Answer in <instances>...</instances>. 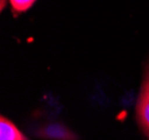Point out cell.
Segmentation results:
<instances>
[{"mask_svg":"<svg viewBox=\"0 0 149 140\" xmlns=\"http://www.w3.org/2000/svg\"><path fill=\"white\" fill-rule=\"evenodd\" d=\"M5 5H6V0H1V10H3Z\"/></svg>","mask_w":149,"mask_h":140,"instance_id":"cell-6","label":"cell"},{"mask_svg":"<svg viewBox=\"0 0 149 140\" xmlns=\"http://www.w3.org/2000/svg\"><path fill=\"white\" fill-rule=\"evenodd\" d=\"M38 136L48 140H77V136L62 125H49L38 131Z\"/></svg>","mask_w":149,"mask_h":140,"instance_id":"cell-1","label":"cell"},{"mask_svg":"<svg viewBox=\"0 0 149 140\" xmlns=\"http://www.w3.org/2000/svg\"><path fill=\"white\" fill-rule=\"evenodd\" d=\"M139 97L149 101V65L146 70V75H145V79H143V86H141V91H140Z\"/></svg>","mask_w":149,"mask_h":140,"instance_id":"cell-5","label":"cell"},{"mask_svg":"<svg viewBox=\"0 0 149 140\" xmlns=\"http://www.w3.org/2000/svg\"><path fill=\"white\" fill-rule=\"evenodd\" d=\"M0 140H29L18 127L6 117L0 118Z\"/></svg>","mask_w":149,"mask_h":140,"instance_id":"cell-2","label":"cell"},{"mask_svg":"<svg viewBox=\"0 0 149 140\" xmlns=\"http://www.w3.org/2000/svg\"><path fill=\"white\" fill-rule=\"evenodd\" d=\"M137 119L145 134L149 137V101L139 97L136 107Z\"/></svg>","mask_w":149,"mask_h":140,"instance_id":"cell-3","label":"cell"},{"mask_svg":"<svg viewBox=\"0 0 149 140\" xmlns=\"http://www.w3.org/2000/svg\"><path fill=\"white\" fill-rule=\"evenodd\" d=\"M11 6H13V9L17 12H22L26 11L30 8L36 0H9Z\"/></svg>","mask_w":149,"mask_h":140,"instance_id":"cell-4","label":"cell"}]
</instances>
